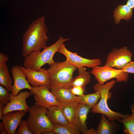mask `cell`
I'll return each instance as SVG.
<instances>
[{"mask_svg":"<svg viewBox=\"0 0 134 134\" xmlns=\"http://www.w3.org/2000/svg\"><path fill=\"white\" fill-rule=\"evenodd\" d=\"M48 31L44 16L33 21L22 36V56L25 58L31 52L45 47L49 38L46 34Z\"/></svg>","mask_w":134,"mask_h":134,"instance_id":"1","label":"cell"},{"mask_svg":"<svg viewBox=\"0 0 134 134\" xmlns=\"http://www.w3.org/2000/svg\"><path fill=\"white\" fill-rule=\"evenodd\" d=\"M69 39H64L60 36L58 39L53 44L46 46L41 51H36L30 53L25 57L23 65L26 68L38 71L45 64L51 65L55 63L53 59L54 55L58 52L61 46L65 41Z\"/></svg>","mask_w":134,"mask_h":134,"instance_id":"2","label":"cell"},{"mask_svg":"<svg viewBox=\"0 0 134 134\" xmlns=\"http://www.w3.org/2000/svg\"><path fill=\"white\" fill-rule=\"evenodd\" d=\"M76 68L66 60L55 62L50 65L47 70L49 75L50 87L72 88L73 74Z\"/></svg>","mask_w":134,"mask_h":134,"instance_id":"3","label":"cell"},{"mask_svg":"<svg viewBox=\"0 0 134 134\" xmlns=\"http://www.w3.org/2000/svg\"><path fill=\"white\" fill-rule=\"evenodd\" d=\"M116 81L112 80L104 85H101L98 83L94 86L93 89L95 91H98L100 93L101 97L99 102L92 109L94 113H100L104 115L109 121H117L129 116L130 114L124 115L112 110L108 106L107 100L112 96L110 90L114 86Z\"/></svg>","mask_w":134,"mask_h":134,"instance_id":"4","label":"cell"},{"mask_svg":"<svg viewBox=\"0 0 134 134\" xmlns=\"http://www.w3.org/2000/svg\"><path fill=\"white\" fill-rule=\"evenodd\" d=\"M35 104L28 110L27 121L29 128L33 134H41L52 131L53 125L47 115L48 109Z\"/></svg>","mask_w":134,"mask_h":134,"instance_id":"5","label":"cell"},{"mask_svg":"<svg viewBox=\"0 0 134 134\" xmlns=\"http://www.w3.org/2000/svg\"><path fill=\"white\" fill-rule=\"evenodd\" d=\"M91 73L95 76L98 83L101 85L114 78H116L118 82H126L128 80L129 73L122 69L114 68L105 65L94 67L92 68Z\"/></svg>","mask_w":134,"mask_h":134,"instance_id":"6","label":"cell"},{"mask_svg":"<svg viewBox=\"0 0 134 134\" xmlns=\"http://www.w3.org/2000/svg\"><path fill=\"white\" fill-rule=\"evenodd\" d=\"M50 89L48 86L32 87L30 91L35 101V104L47 109L53 106H60L61 104L57 101Z\"/></svg>","mask_w":134,"mask_h":134,"instance_id":"7","label":"cell"},{"mask_svg":"<svg viewBox=\"0 0 134 134\" xmlns=\"http://www.w3.org/2000/svg\"><path fill=\"white\" fill-rule=\"evenodd\" d=\"M132 55L126 47L120 49L114 48L108 55L105 65L122 69L127 63L131 61Z\"/></svg>","mask_w":134,"mask_h":134,"instance_id":"8","label":"cell"},{"mask_svg":"<svg viewBox=\"0 0 134 134\" xmlns=\"http://www.w3.org/2000/svg\"><path fill=\"white\" fill-rule=\"evenodd\" d=\"M58 52L65 56L66 61L69 64L77 68L85 67L93 68L102 64L101 60L99 58L92 59H86L78 55L76 52L70 51L66 48L64 43L61 45Z\"/></svg>","mask_w":134,"mask_h":134,"instance_id":"9","label":"cell"},{"mask_svg":"<svg viewBox=\"0 0 134 134\" xmlns=\"http://www.w3.org/2000/svg\"><path fill=\"white\" fill-rule=\"evenodd\" d=\"M31 95V92L26 91L22 92L15 96H13L11 93L9 102L2 108V115L15 111L28 112L30 107L26 100Z\"/></svg>","mask_w":134,"mask_h":134,"instance_id":"10","label":"cell"},{"mask_svg":"<svg viewBox=\"0 0 134 134\" xmlns=\"http://www.w3.org/2000/svg\"><path fill=\"white\" fill-rule=\"evenodd\" d=\"M20 67L27 78L29 83L33 87L50 86L49 75L47 70L41 68L39 70L36 71L26 68L22 66H20Z\"/></svg>","mask_w":134,"mask_h":134,"instance_id":"11","label":"cell"},{"mask_svg":"<svg viewBox=\"0 0 134 134\" xmlns=\"http://www.w3.org/2000/svg\"><path fill=\"white\" fill-rule=\"evenodd\" d=\"M10 71L14 80V84L11 92L12 95L15 96L18 95L21 90L24 89H28L30 91L31 90L32 87L30 85L27 80L26 77L20 66H14Z\"/></svg>","mask_w":134,"mask_h":134,"instance_id":"12","label":"cell"},{"mask_svg":"<svg viewBox=\"0 0 134 134\" xmlns=\"http://www.w3.org/2000/svg\"><path fill=\"white\" fill-rule=\"evenodd\" d=\"M27 112L18 111L11 112L3 115L2 119L8 134H15L16 130L22 119Z\"/></svg>","mask_w":134,"mask_h":134,"instance_id":"13","label":"cell"},{"mask_svg":"<svg viewBox=\"0 0 134 134\" xmlns=\"http://www.w3.org/2000/svg\"><path fill=\"white\" fill-rule=\"evenodd\" d=\"M92 108L90 106L79 104L74 124L79 129L81 133L90 134V130L88 129L86 121L88 114Z\"/></svg>","mask_w":134,"mask_h":134,"instance_id":"14","label":"cell"},{"mask_svg":"<svg viewBox=\"0 0 134 134\" xmlns=\"http://www.w3.org/2000/svg\"><path fill=\"white\" fill-rule=\"evenodd\" d=\"M50 90L57 101L60 104L76 100L77 96L72 93L70 88L50 87Z\"/></svg>","mask_w":134,"mask_h":134,"instance_id":"15","label":"cell"},{"mask_svg":"<svg viewBox=\"0 0 134 134\" xmlns=\"http://www.w3.org/2000/svg\"><path fill=\"white\" fill-rule=\"evenodd\" d=\"M120 127L115 121L110 122L106 119L105 116L102 114L100 121L96 130V134H113L118 131Z\"/></svg>","mask_w":134,"mask_h":134,"instance_id":"16","label":"cell"},{"mask_svg":"<svg viewBox=\"0 0 134 134\" xmlns=\"http://www.w3.org/2000/svg\"><path fill=\"white\" fill-rule=\"evenodd\" d=\"M47 115L53 125L59 124L65 125L69 123L59 106H53L47 108Z\"/></svg>","mask_w":134,"mask_h":134,"instance_id":"17","label":"cell"},{"mask_svg":"<svg viewBox=\"0 0 134 134\" xmlns=\"http://www.w3.org/2000/svg\"><path fill=\"white\" fill-rule=\"evenodd\" d=\"M78 104L76 100L61 104L60 106L63 112L69 123L74 124Z\"/></svg>","mask_w":134,"mask_h":134,"instance_id":"18","label":"cell"},{"mask_svg":"<svg viewBox=\"0 0 134 134\" xmlns=\"http://www.w3.org/2000/svg\"><path fill=\"white\" fill-rule=\"evenodd\" d=\"M132 9L127 4L120 5L113 11V17L115 23L118 24L122 19L129 21L131 18L133 14Z\"/></svg>","mask_w":134,"mask_h":134,"instance_id":"19","label":"cell"},{"mask_svg":"<svg viewBox=\"0 0 134 134\" xmlns=\"http://www.w3.org/2000/svg\"><path fill=\"white\" fill-rule=\"evenodd\" d=\"M100 97V93L97 91L93 93L77 96L76 100L79 104L89 106L92 108L98 103Z\"/></svg>","mask_w":134,"mask_h":134,"instance_id":"20","label":"cell"},{"mask_svg":"<svg viewBox=\"0 0 134 134\" xmlns=\"http://www.w3.org/2000/svg\"><path fill=\"white\" fill-rule=\"evenodd\" d=\"M78 75L73 79L72 86L84 87L91 81V77L88 72L86 71V68L82 67L78 68Z\"/></svg>","mask_w":134,"mask_h":134,"instance_id":"21","label":"cell"},{"mask_svg":"<svg viewBox=\"0 0 134 134\" xmlns=\"http://www.w3.org/2000/svg\"><path fill=\"white\" fill-rule=\"evenodd\" d=\"M52 131L57 134H80L81 133L74 124L69 123L65 125L59 124L53 125Z\"/></svg>","mask_w":134,"mask_h":134,"instance_id":"22","label":"cell"},{"mask_svg":"<svg viewBox=\"0 0 134 134\" xmlns=\"http://www.w3.org/2000/svg\"><path fill=\"white\" fill-rule=\"evenodd\" d=\"M132 114L128 117L121 118L117 121L124 126V132L126 134H134V104L130 106Z\"/></svg>","mask_w":134,"mask_h":134,"instance_id":"23","label":"cell"},{"mask_svg":"<svg viewBox=\"0 0 134 134\" xmlns=\"http://www.w3.org/2000/svg\"><path fill=\"white\" fill-rule=\"evenodd\" d=\"M13 78L10 76L7 66L6 64L0 67V84L9 91H12Z\"/></svg>","mask_w":134,"mask_h":134,"instance_id":"24","label":"cell"},{"mask_svg":"<svg viewBox=\"0 0 134 134\" xmlns=\"http://www.w3.org/2000/svg\"><path fill=\"white\" fill-rule=\"evenodd\" d=\"M4 86H0V103L4 105H6L10 101L11 93Z\"/></svg>","mask_w":134,"mask_h":134,"instance_id":"25","label":"cell"},{"mask_svg":"<svg viewBox=\"0 0 134 134\" xmlns=\"http://www.w3.org/2000/svg\"><path fill=\"white\" fill-rule=\"evenodd\" d=\"M16 134H33L29 130L27 121L22 120L20 122L18 128L16 131Z\"/></svg>","mask_w":134,"mask_h":134,"instance_id":"26","label":"cell"},{"mask_svg":"<svg viewBox=\"0 0 134 134\" xmlns=\"http://www.w3.org/2000/svg\"><path fill=\"white\" fill-rule=\"evenodd\" d=\"M70 90L73 95L77 96H81L84 95L85 91L84 87L78 86L72 87L70 88Z\"/></svg>","mask_w":134,"mask_h":134,"instance_id":"27","label":"cell"},{"mask_svg":"<svg viewBox=\"0 0 134 134\" xmlns=\"http://www.w3.org/2000/svg\"><path fill=\"white\" fill-rule=\"evenodd\" d=\"M122 70L128 73H134V61H131L127 63Z\"/></svg>","mask_w":134,"mask_h":134,"instance_id":"28","label":"cell"},{"mask_svg":"<svg viewBox=\"0 0 134 134\" xmlns=\"http://www.w3.org/2000/svg\"><path fill=\"white\" fill-rule=\"evenodd\" d=\"M9 59L8 57L6 55L3 54L2 53H0V67H1L5 64Z\"/></svg>","mask_w":134,"mask_h":134,"instance_id":"29","label":"cell"},{"mask_svg":"<svg viewBox=\"0 0 134 134\" xmlns=\"http://www.w3.org/2000/svg\"><path fill=\"white\" fill-rule=\"evenodd\" d=\"M0 132L1 134H7L6 130L2 122L0 123Z\"/></svg>","mask_w":134,"mask_h":134,"instance_id":"30","label":"cell"},{"mask_svg":"<svg viewBox=\"0 0 134 134\" xmlns=\"http://www.w3.org/2000/svg\"><path fill=\"white\" fill-rule=\"evenodd\" d=\"M126 4L133 9L134 8V0H127Z\"/></svg>","mask_w":134,"mask_h":134,"instance_id":"31","label":"cell"},{"mask_svg":"<svg viewBox=\"0 0 134 134\" xmlns=\"http://www.w3.org/2000/svg\"><path fill=\"white\" fill-rule=\"evenodd\" d=\"M4 105L1 103H0V119L2 120L3 115L2 113V109Z\"/></svg>","mask_w":134,"mask_h":134,"instance_id":"32","label":"cell"},{"mask_svg":"<svg viewBox=\"0 0 134 134\" xmlns=\"http://www.w3.org/2000/svg\"><path fill=\"white\" fill-rule=\"evenodd\" d=\"M56 133L52 131L45 133L43 134H55Z\"/></svg>","mask_w":134,"mask_h":134,"instance_id":"33","label":"cell"}]
</instances>
